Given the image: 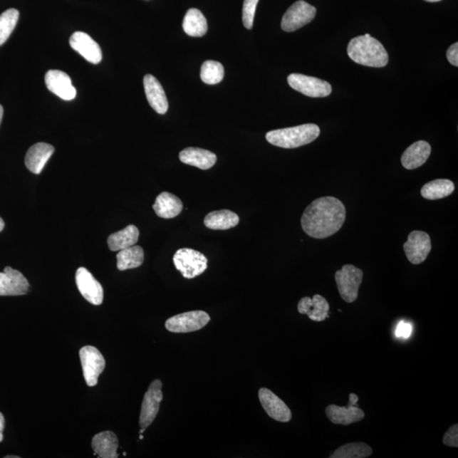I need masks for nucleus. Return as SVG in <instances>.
I'll use <instances>...</instances> for the list:
<instances>
[{"label": "nucleus", "mask_w": 458, "mask_h": 458, "mask_svg": "<svg viewBox=\"0 0 458 458\" xmlns=\"http://www.w3.org/2000/svg\"><path fill=\"white\" fill-rule=\"evenodd\" d=\"M117 259V266L120 271L139 268L144 262V250L139 246L123 249L118 252Z\"/></svg>", "instance_id": "nucleus-29"}, {"label": "nucleus", "mask_w": 458, "mask_h": 458, "mask_svg": "<svg viewBox=\"0 0 458 458\" xmlns=\"http://www.w3.org/2000/svg\"><path fill=\"white\" fill-rule=\"evenodd\" d=\"M4 417L1 412H0V442H3L4 439Z\"/></svg>", "instance_id": "nucleus-37"}, {"label": "nucleus", "mask_w": 458, "mask_h": 458, "mask_svg": "<svg viewBox=\"0 0 458 458\" xmlns=\"http://www.w3.org/2000/svg\"><path fill=\"white\" fill-rule=\"evenodd\" d=\"M54 152V146L50 144H35L26 152L25 157L26 167L34 175H39Z\"/></svg>", "instance_id": "nucleus-20"}, {"label": "nucleus", "mask_w": 458, "mask_h": 458, "mask_svg": "<svg viewBox=\"0 0 458 458\" xmlns=\"http://www.w3.org/2000/svg\"><path fill=\"white\" fill-rule=\"evenodd\" d=\"M443 444L447 447H458V425L455 424L449 428L447 433L444 434Z\"/></svg>", "instance_id": "nucleus-34"}, {"label": "nucleus", "mask_w": 458, "mask_h": 458, "mask_svg": "<svg viewBox=\"0 0 458 458\" xmlns=\"http://www.w3.org/2000/svg\"><path fill=\"white\" fill-rule=\"evenodd\" d=\"M84 380L88 386H95L105 368V360L100 351L92 345L83 346L79 351Z\"/></svg>", "instance_id": "nucleus-7"}, {"label": "nucleus", "mask_w": 458, "mask_h": 458, "mask_svg": "<svg viewBox=\"0 0 458 458\" xmlns=\"http://www.w3.org/2000/svg\"><path fill=\"white\" fill-rule=\"evenodd\" d=\"M239 217L229 210H221L209 213L204 219L207 228L212 230H227L239 224Z\"/></svg>", "instance_id": "nucleus-26"}, {"label": "nucleus", "mask_w": 458, "mask_h": 458, "mask_svg": "<svg viewBox=\"0 0 458 458\" xmlns=\"http://www.w3.org/2000/svg\"><path fill=\"white\" fill-rule=\"evenodd\" d=\"M335 278L342 299L348 303L357 301L363 279V271L353 265L346 264L337 271Z\"/></svg>", "instance_id": "nucleus-4"}, {"label": "nucleus", "mask_w": 458, "mask_h": 458, "mask_svg": "<svg viewBox=\"0 0 458 458\" xmlns=\"http://www.w3.org/2000/svg\"><path fill=\"white\" fill-rule=\"evenodd\" d=\"M179 159L187 165L198 167L202 170H208L215 165L217 158L211 151L189 147L181 151Z\"/></svg>", "instance_id": "nucleus-21"}, {"label": "nucleus", "mask_w": 458, "mask_h": 458, "mask_svg": "<svg viewBox=\"0 0 458 458\" xmlns=\"http://www.w3.org/2000/svg\"><path fill=\"white\" fill-rule=\"evenodd\" d=\"M211 321L210 316L204 311H192L173 316L167 320L165 326L172 333H190L202 330Z\"/></svg>", "instance_id": "nucleus-6"}, {"label": "nucleus", "mask_w": 458, "mask_h": 458, "mask_svg": "<svg viewBox=\"0 0 458 458\" xmlns=\"http://www.w3.org/2000/svg\"><path fill=\"white\" fill-rule=\"evenodd\" d=\"M425 1L430 2V3H435V2L442 1V0H425Z\"/></svg>", "instance_id": "nucleus-40"}, {"label": "nucleus", "mask_w": 458, "mask_h": 458, "mask_svg": "<svg viewBox=\"0 0 458 458\" xmlns=\"http://www.w3.org/2000/svg\"><path fill=\"white\" fill-rule=\"evenodd\" d=\"M431 154L428 142L420 140L409 146L402 157V166L407 170H415L424 165Z\"/></svg>", "instance_id": "nucleus-22"}, {"label": "nucleus", "mask_w": 458, "mask_h": 458, "mask_svg": "<svg viewBox=\"0 0 458 458\" xmlns=\"http://www.w3.org/2000/svg\"><path fill=\"white\" fill-rule=\"evenodd\" d=\"M320 135V128L316 124L303 125L270 131L266 135V140L271 145L284 149H295L312 143Z\"/></svg>", "instance_id": "nucleus-3"}, {"label": "nucleus", "mask_w": 458, "mask_h": 458, "mask_svg": "<svg viewBox=\"0 0 458 458\" xmlns=\"http://www.w3.org/2000/svg\"><path fill=\"white\" fill-rule=\"evenodd\" d=\"M4 229V222L1 219V217H0V232H2Z\"/></svg>", "instance_id": "nucleus-39"}, {"label": "nucleus", "mask_w": 458, "mask_h": 458, "mask_svg": "<svg viewBox=\"0 0 458 458\" xmlns=\"http://www.w3.org/2000/svg\"><path fill=\"white\" fill-rule=\"evenodd\" d=\"M348 54L355 63L370 68H384L389 62V55L383 44L369 33L351 39Z\"/></svg>", "instance_id": "nucleus-2"}, {"label": "nucleus", "mask_w": 458, "mask_h": 458, "mask_svg": "<svg viewBox=\"0 0 458 458\" xmlns=\"http://www.w3.org/2000/svg\"><path fill=\"white\" fill-rule=\"evenodd\" d=\"M260 402L266 415L273 420L281 422H290L292 419V412L287 405L276 395L272 391L266 388H261L258 392Z\"/></svg>", "instance_id": "nucleus-15"}, {"label": "nucleus", "mask_w": 458, "mask_h": 458, "mask_svg": "<svg viewBox=\"0 0 458 458\" xmlns=\"http://www.w3.org/2000/svg\"><path fill=\"white\" fill-rule=\"evenodd\" d=\"M162 383L161 380H155L150 384L142 403L140 425L141 429H147L152 424L157 417L160 405L162 402Z\"/></svg>", "instance_id": "nucleus-11"}, {"label": "nucleus", "mask_w": 458, "mask_h": 458, "mask_svg": "<svg viewBox=\"0 0 458 458\" xmlns=\"http://www.w3.org/2000/svg\"><path fill=\"white\" fill-rule=\"evenodd\" d=\"M76 283L84 299L91 304L100 306L103 302L104 291L92 274L85 268H80L76 273Z\"/></svg>", "instance_id": "nucleus-13"}, {"label": "nucleus", "mask_w": 458, "mask_h": 458, "mask_svg": "<svg viewBox=\"0 0 458 458\" xmlns=\"http://www.w3.org/2000/svg\"><path fill=\"white\" fill-rule=\"evenodd\" d=\"M373 454V449L364 442L343 444L333 452L331 458H366Z\"/></svg>", "instance_id": "nucleus-30"}, {"label": "nucleus", "mask_w": 458, "mask_h": 458, "mask_svg": "<svg viewBox=\"0 0 458 458\" xmlns=\"http://www.w3.org/2000/svg\"><path fill=\"white\" fill-rule=\"evenodd\" d=\"M288 83L293 90L308 97H327L332 92V87L328 82L303 74H291L288 77Z\"/></svg>", "instance_id": "nucleus-10"}, {"label": "nucleus", "mask_w": 458, "mask_h": 458, "mask_svg": "<svg viewBox=\"0 0 458 458\" xmlns=\"http://www.w3.org/2000/svg\"><path fill=\"white\" fill-rule=\"evenodd\" d=\"M29 283L24 275L11 266L0 273V296H24L29 290Z\"/></svg>", "instance_id": "nucleus-14"}, {"label": "nucleus", "mask_w": 458, "mask_h": 458, "mask_svg": "<svg viewBox=\"0 0 458 458\" xmlns=\"http://www.w3.org/2000/svg\"><path fill=\"white\" fill-rule=\"evenodd\" d=\"M48 90L64 100H73L77 90L73 85L69 76L59 70H51L46 75Z\"/></svg>", "instance_id": "nucleus-16"}, {"label": "nucleus", "mask_w": 458, "mask_h": 458, "mask_svg": "<svg viewBox=\"0 0 458 458\" xmlns=\"http://www.w3.org/2000/svg\"><path fill=\"white\" fill-rule=\"evenodd\" d=\"M405 254L413 265L422 264L430 255L432 244L430 235L424 231H412L403 246Z\"/></svg>", "instance_id": "nucleus-12"}, {"label": "nucleus", "mask_w": 458, "mask_h": 458, "mask_svg": "<svg viewBox=\"0 0 458 458\" xmlns=\"http://www.w3.org/2000/svg\"><path fill=\"white\" fill-rule=\"evenodd\" d=\"M19 20V11L16 9H9L0 15V46L10 38Z\"/></svg>", "instance_id": "nucleus-32"}, {"label": "nucleus", "mask_w": 458, "mask_h": 458, "mask_svg": "<svg viewBox=\"0 0 458 458\" xmlns=\"http://www.w3.org/2000/svg\"><path fill=\"white\" fill-rule=\"evenodd\" d=\"M455 190L453 182L449 179H435L427 183L421 189V195L430 201L448 197Z\"/></svg>", "instance_id": "nucleus-28"}, {"label": "nucleus", "mask_w": 458, "mask_h": 458, "mask_svg": "<svg viewBox=\"0 0 458 458\" xmlns=\"http://www.w3.org/2000/svg\"><path fill=\"white\" fill-rule=\"evenodd\" d=\"M447 58L449 62L453 66H458V43H453L447 51Z\"/></svg>", "instance_id": "nucleus-36"}, {"label": "nucleus", "mask_w": 458, "mask_h": 458, "mask_svg": "<svg viewBox=\"0 0 458 458\" xmlns=\"http://www.w3.org/2000/svg\"><path fill=\"white\" fill-rule=\"evenodd\" d=\"M19 456H6V458H19Z\"/></svg>", "instance_id": "nucleus-41"}, {"label": "nucleus", "mask_w": 458, "mask_h": 458, "mask_svg": "<svg viewBox=\"0 0 458 458\" xmlns=\"http://www.w3.org/2000/svg\"><path fill=\"white\" fill-rule=\"evenodd\" d=\"M153 209L162 219H170L179 216L183 210V203L176 195L168 192L160 194L155 199Z\"/></svg>", "instance_id": "nucleus-23"}, {"label": "nucleus", "mask_w": 458, "mask_h": 458, "mask_svg": "<svg viewBox=\"0 0 458 458\" xmlns=\"http://www.w3.org/2000/svg\"><path fill=\"white\" fill-rule=\"evenodd\" d=\"M3 115H4V109L3 106L0 105V125H1L2 120H3Z\"/></svg>", "instance_id": "nucleus-38"}, {"label": "nucleus", "mask_w": 458, "mask_h": 458, "mask_svg": "<svg viewBox=\"0 0 458 458\" xmlns=\"http://www.w3.org/2000/svg\"><path fill=\"white\" fill-rule=\"evenodd\" d=\"M173 262L184 278L188 279L202 274L208 266L207 258L202 253L189 248L177 250L173 256Z\"/></svg>", "instance_id": "nucleus-5"}, {"label": "nucleus", "mask_w": 458, "mask_h": 458, "mask_svg": "<svg viewBox=\"0 0 458 458\" xmlns=\"http://www.w3.org/2000/svg\"><path fill=\"white\" fill-rule=\"evenodd\" d=\"M224 78V68L220 62L215 61H204L202 66L201 78L209 85L219 83Z\"/></svg>", "instance_id": "nucleus-31"}, {"label": "nucleus", "mask_w": 458, "mask_h": 458, "mask_svg": "<svg viewBox=\"0 0 458 458\" xmlns=\"http://www.w3.org/2000/svg\"><path fill=\"white\" fill-rule=\"evenodd\" d=\"M317 10L308 3L299 0L293 3L283 15L281 28L286 32L291 33L310 24L315 19Z\"/></svg>", "instance_id": "nucleus-8"}, {"label": "nucleus", "mask_w": 458, "mask_h": 458, "mask_svg": "<svg viewBox=\"0 0 458 458\" xmlns=\"http://www.w3.org/2000/svg\"><path fill=\"white\" fill-rule=\"evenodd\" d=\"M140 439H144V435H143V434H140Z\"/></svg>", "instance_id": "nucleus-42"}, {"label": "nucleus", "mask_w": 458, "mask_h": 458, "mask_svg": "<svg viewBox=\"0 0 458 458\" xmlns=\"http://www.w3.org/2000/svg\"><path fill=\"white\" fill-rule=\"evenodd\" d=\"M258 2L259 0H244V1L242 21L244 28L249 30L253 28Z\"/></svg>", "instance_id": "nucleus-33"}, {"label": "nucleus", "mask_w": 458, "mask_h": 458, "mask_svg": "<svg viewBox=\"0 0 458 458\" xmlns=\"http://www.w3.org/2000/svg\"><path fill=\"white\" fill-rule=\"evenodd\" d=\"M144 88L147 100L151 108L158 114H166L168 110L167 98L158 80L152 75H145Z\"/></svg>", "instance_id": "nucleus-19"}, {"label": "nucleus", "mask_w": 458, "mask_h": 458, "mask_svg": "<svg viewBox=\"0 0 458 458\" xmlns=\"http://www.w3.org/2000/svg\"><path fill=\"white\" fill-rule=\"evenodd\" d=\"M412 327L410 323L401 322L398 324L397 330H395V335L398 338H403L407 339L411 335Z\"/></svg>", "instance_id": "nucleus-35"}, {"label": "nucleus", "mask_w": 458, "mask_h": 458, "mask_svg": "<svg viewBox=\"0 0 458 458\" xmlns=\"http://www.w3.org/2000/svg\"><path fill=\"white\" fill-rule=\"evenodd\" d=\"M140 230L135 225H128L125 229L110 234L108 242L111 251H120L135 246L139 240Z\"/></svg>", "instance_id": "nucleus-25"}, {"label": "nucleus", "mask_w": 458, "mask_h": 458, "mask_svg": "<svg viewBox=\"0 0 458 458\" xmlns=\"http://www.w3.org/2000/svg\"><path fill=\"white\" fill-rule=\"evenodd\" d=\"M345 217V204L339 199L324 197L315 199L306 208L301 217V227L310 237L326 239L340 231Z\"/></svg>", "instance_id": "nucleus-1"}, {"label": "nucleus", "mask_w": 458, "mask_h": 458, "mask_svg": "<svg viewBox=\"0 0 458 458\" xmlns=\"http://www.w3.org/2000/svg\"><path fill=\"white\" fill-rule=\"evenodd\" d=\"M70 46L92 64H99L102 61V51L99 44L85 33H74L70 38Z\"/></svg>", "instance_id": "nucleus-17"}, {"label": "nucleus", "mask_w": 458, "mask_h": 458, "mask_svg": "<svg viewBox=\"0 0 458 458\" xmlns=\"http://www.w3.org/2000/svg\"><path fill=\"white\" fill-rule=\"evenodd\" d=\"M92 448L95 454L101 458H117L118 439L111 431H104L95 435L92 439Z\"/></svg>", "instance_id": "nucleus-24"}, {"label": "nucleus", "mask_w": 458, "mask_h": 458, "mask_svg": "<svg viewBox=\"0 0 458 458\" xmlns=\"http://www.w3.org/2000/svg\"><path fill=\"white\" fill-rule=\"evenodd\" d=\"M183 28L190 37L199 38L207 33V21L198 9H189L183 21Z\"/></svg>", "instance_id": "nucleus-27"}, {"label": "nucleus", "mask_w": 458, "mask_h": 458, "mask_svg": "<svg viewBox=\"0 0 458 458\" xmlns=\"http://www.w3.org/2000/svg\"><path fill=\"white\" fill-rule=\"evenodd\" d=\"M297 309L299 313L308 315L313 321L323 322L328 318L330 304L326 298L315 295L313 298H302L298 303Z\"/></svg>", "instance_id": "nucleus-18"}, {"label": "nucleus", "mask_w": 458, "mask_h": 458, "mask_svg": "<svg viewBox=\"0 0 458 458\" xmlns=\"http://www.w3.org/2000/svg\"><path fill=\"white\" fill-rule=\"evenodd\" d=\"M358 397L354 393H350L349 403L346 407H339L337 405H328L326 409V416L333 424L340 425H350L362 421L365 417V413L358 407Z\"/></svg>", "instance_id": "nucleus-9"}]
</instances>
